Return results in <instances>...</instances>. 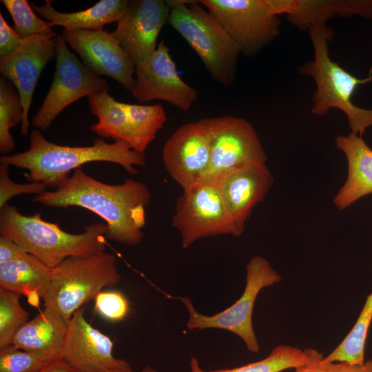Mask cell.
<instances>
[{
    "mask_svg": "<svg viewBox=\"0 0 372 372\" xmlns=\"http://www.w3.org/2000/svg\"><path fill=\"white\" fill-rule=\"evenodd\" d=\"M150 199V191L142 182L127 179L122 184L110 185L79 168L54 191L36 195L33 201L48 207L87 209L105 221V238L135 246L143 237L145 207Z\"/></svg>",
    "mask_w": 372,
    "mask_h": 372,
    "instance_id": "obj_1",
    "label": "cell"
},
{
    "mask_svg": "<svg viewBox=\"0 0 372 372\" xmlns=\"http://www.w3.org/2000/svg\"><path fill=\"white\" fill-rule=\"evenodd\" d=\"M29 140L28 149L1 156L0 163L28 169L30 182L42 183L48 187L57 188L71 171L92 162L114 163L132 174H138L134 165L145 164V154L123 141L107 143L100 137L94 138L91 146L60 145L47 140L37 129L31 131Z\"/></svg>",
    "mask_w": 372,
    "mask_h": 372,
    "instance_id": "obj_2",
    "label": "cell"
},
{
    "mask_svg": "<svg viewBox=\"0 0 372 372\" xmlns=\"http://www.w3.org/2000/svg\"><path fill=\"white\" fill-rule=\"evenodd\" d=\"M107 228L105 223H97L85 226L81 234H71L43 220L41 213L25 216L8 204L0 209L1 235L51 269L69 257L105 251Z\"/></svg>",
    "mask_w": 372,
    "mask_h": 372,
    "instance_id": "obj_3",
    "label": "cell"
},
{
    "mask_svg": "<svg viewBox=\"0 0 372 372\" xmlns=\"http://www.w3.org/2000/svg\"><path fill=\"white\" fill-rule=\"evenodd\" d=\"M309 30L314 58L304 63L299 70L302 75L313 79L316 84L311 112L322 116L330 109H338L346 115L351 133L362 136L366 130L372 127V108L360 107L351 99L355 89L370 81L372 76L358 79L331 60L328 43L333 37L332 28L317 25Z\"/></svg>",
    "mask_w": 372,
    "mask_h": 372,
    "instance_id": "obj_4",
    "label": "cell"
},
{
    "mask_svg": "<svg viewBox=\"0 0 372 372\" xmlns=\"http://www.w3.org/2000/svg\"><path fill=\"white\" fill-rule=\"evenodd\" d=\"M170 8L168 23L194 50L214 80L225 86L236 74L238 48L198 1H166Z\"/></svg>",
    "mask_w": 372,
    "mask_h": 372,
    "instance_id": "obj_5",
    "label": "cell"
},
{
    "mask_svg": "<svg viewBox=\"0 0 372 372\" xmlns=\"http://www.w3.org/2000/svg\"><path fill=\"white\" fill-rule=\"evenodd\" d=\"M116 256L101 251L88 256L65 258L51 269V282L44 307L54 309L66 321L105 287L119 283Z\"/></svg>",
    "mask_w": 372,
    "mask_h": 372,
    "instance_id": "obj_6",
    "label": "cell"
},
{
    "mask_svg": "<svg viewBox=\"0 0 372 372\" xmlns=\"http://www.w3.org/2000/svg\"><path fill=\"white\" fill-rule=\"evenodd\" d=\"M281 276L263 256H253L246 265V284L241 296L230 307L212 316L199 313L189 297H180L189 313V331L218 329L231 331L240 338L247 349L258 353L260 346L256 336L252 316L260 291L281 281Z\"/></svg>",
    "mask_w": 372,
    "mask_h": 372,
    "instance_id": "obj_7",
    "label": "cell"
},
{
    "mask_svg": "<svg viewBox=\"0 0 372 372\" xmlns=\"http://www.w3.org/2000/svg\"><path fill=\"white\" fill-rule=\"evenodd\" d=\"M199 121L208 133L210 161L196 184L214 183L238 167L251 163H266L267 157L258 136L246 119L227 115Z\"/></svg>",
    "mask_w": 372,
    "mask_h": 372,
    "instance_id": "obj_8",
    "label": "cell"
},
{
    "mask_svg": "<svg viewBox=\"0 0 372 372\" xmlns=\"http://www.w3.org/2000/svg\"><path fill=\"white\" fill-rule=\"evenodd\" d=\"M56 39V68L45 99L32 116V125L45 131L68 105L83 97L107 92L108 81L92 73L68 48L62 34Z\"/></svg>",
    "mask_w": 372,
    "mask_h": 372,
    "instance_id": "obj_9",
    "label": "cell"
},
{
    "mask_svg": "<svg viewBox=\"0 0 372 372\" xmlns=\"http://www.w3.org/2000/svg\"><path fill=\"white\" fill-rule=\"evenodd\" d=\"M240 52L251 56L280 33V21L265 0H200Z\"/></svg>",
    "mask_w": 372,
    "mask_h": 372,
    "instance_id": "obj_10",
    "label": "cell"
},
{
    "mask_svg": "<svg viewBox=\"0 0 372 372\" xmlns=\"http://www.w3.org/2000/svg\"><path fill=\"white\" fill-rule=\"evenodd\" d=\"M172 225L180 231L184 249L201 238L238 236L214 183H198L183 191L176 202Z\"/></svg>",
    "mask_w": 372,
    "mask_h": 372,
    "instance_id": "obj_11",
    "label": "cell"
},
{
    "mask_svg": "<svg viewBox=\"0 0 372 372\" xmlns=\"http://www.w3.org/2000/svg\"><path fill=\"white\" fill-rule=\"evenodd\" d=\"M134 74L131 93L141 103L161 100L187 111L198 98L197 91L179 76L163 39L149 57L135 65Z\"/></svg>",
    "mask_w": 372,
    "mask_h": 372,
    "instance_id": "obj_12",
    "label": "cell"
},
{
    "mask_svg": "<svg viewBox=\"0 0 372 372\" xmlns=\"http://www.w3.org/2000/svg\"><path fill=\"white\" fill-rule=\"evenodd\" d=\"M113 348L112 339L93 327L80 308L68 321L61 357L76 372H132L128 362L114 356Z\"/></svg>",
    "mask_w": 372,
    "mask_h": 372,
    "instance_id": "obj_13",
    "label": "cell"
},
{
    "mask_svg": "<svg viewBox=\"0 0 372 372\" xmlns=\"http://www.w3.org/2000/svg\"><path fill=\"white\" fill-rule=\"evenodd\" d=\"M62 34L92 73L110 76L132 92L135 65L112 32L103 29H64Z\"/></svg>",
    "mask_w": 372,
    "mask_h": 372,
    "instance_id": "obj_14",
    "label": "cell"
},
{
    "mask_svg": "<svg viewBox=\"0 0 372 372\" xmlns=\"http://www.w3.org/2000/svg\"><path fill=\"white\" fill-rule=\"evenodd\" d=\"M56 34H36L11 54L0 58V74L17 90L23 110L21 135L28 136L33 93L45 66L56 55Z\"/></svg>",
    "mask_w": 372,
    "mask_h": 372,
    "instance_id": "obj_15",
    "label": "cell"
},
{
    "mask_svg": "<svg viewBox=\"0 0 372 372\" xmlns=\"http://www.w3.org/2000/svg\"><path fill=\"white\" fill-rule=\"evenodd\" d=\"M169 12L166 1H128L112 34L134 65L155 52L158 37L168 23Z\"/></svg>",
    "mask_w": 372,
    "mask_h": 372,
    "instance_id": "obj_16",
    "label": "cell"
},
{
    "mask_svg": "<svg viewBox=\"0 0 372 372\" xmlns=\"http://www.w3.org/2000/svg\"><path fill=\"white\" fill-rule=\"evenodd\" d=\"M164 165L183 191L195 185L208 168L210 145L205 126L200 121L183 125L163 149Z\"/></svg>",
    "mask_w": 372,
    "mask_h": 372,
    "instance_id": "obj_17",
    "label": "cell"
},
{
    "mask_svg": "<svg viewBox=\"0 0 372 372\" xmlns=\"http://www.w3.org/2000/svg\"><path fill=\"white\" fill-rule=\"evenodd\" d=\"M273 183V176L264 163L238 167L214 183L238 236L243 233L253 209L265 198Z\"/></svg>",
    "mask_w": 372,
    "mask_h": 372,
    "instance_id": "obj_18",
    "label": "cell"
},
{
    "mask_svg": "<svg viewBox=\"0 0 372 372\" xmlns=\"http://www.w3.org/2000/svg\"><path fill=\"white\" fill-rule=\"evenodd\" d=\"M276 15L285 14L290 22L301 30L326 25L338 16L372 17V0H265Z\"/></svg>",
    "mask_w": 372,
    "mask_h": 372,
    "instance_id": "obj_19",
    "label": "cell"
},
{
    "mask_svg": "<svg viewBox=\"0 0 372 372\" xmlns=\"http://www.w3.org/2000/svg\"><path fill=\"white\" fill-rule=\"evenodd\" d=\"M335 145L347 162V178L333 200L337 209L343 210L372 194V149L362 136L351 132L337 136Z\"/></svg>",
    "mask_w": 372,
    "mask_h": 372,
    "instance_id": "obj_20",
    "label": "cell"
},
{
    "mask_svg": "<svg viewBox=\"0 0 372 372\" xmlns=\"http://www.w3.org/2000/svg\"><path fill=\"white\" fill-rule=\"evenodd\" d=\"M68 322L56 310L44 307L15 334L12 344L25 351L61 357Z\"/></svg>",
    "mask_w": 372,
    "mask_h": 372,
    "instance_id": "obj_21",
    "label": "cell"
},
{
    "mask_svg": "<svg viewBox=\"0 0 372 372\" xmlns=\"http://www.w3.org/2000/svg\"><path fill=\"white\" fill-rule=\"evenodd\" d=\"M53 1L46 0L41 6L33 2L30 4L34 11L54 26L64 29L103 30L105 24L118 22L124 14L128 0H101L93 6L74 12H61L52 4Z\"/></svg>",
    "mask_w": 372,
    "mask_h": 372,
    "instance_id": "obj_22",
    "label": "cell"
},
{
    "mask_svg": "<svg viewBox=\"0 0 372 372\" xmlns=\"http://www.w3.org/2000/svg\"><path fill=\"white\" fill-rule=\"evenodd\" d=\"M51 282V268L29 253L0 263V288L25 295L38 293L44 300Z\"/></svg>",
    "mask_w": 372,
    "mask_h": 372,
    "instance_id": "obj_23",
    "label": "cell"
},
{
    "mask_svg": "<svg viewBox=\"0 0 372 372\" xmlns=\"http://www.w3.org/2000/svg\"><path fill=\"white\" fill-rule=\"evenodd\" d=\"M322 358V354L313 349L302 350L290 345H278L266 358L238 367L207 371L195 357L191 358L189 367L190 372H281L299 369Z\"/></svg>",
    "mask_w": 372,
    "mask_h": 372,
    "instance_id": "obj_24",
    "label": "cell"
},
{
    "mask_svg": "<svg viewBox=\"0 0 372 372\" xmlns=\"http://www.w3.org/2000/svg\"><path fill=\"white\" fill-rule=\"evenodd\" d=\"M92 114L99 121L90 126L92 132L101 138H112L127 142L132 148L133 133L124 103L116 101L107 92L87 97Z\"/></svg>",
    "mask_w": 372,
    "mask_h": 372,
    "instance_id": "obj_25",
    "label": "cell"
},
{
    "mask_svg": "<svg viewBox=\"0 0 372 372\" xmlns=\"http://www.w3.org/2000/svg\"><path fill=\"white\" fill-rule=\"evenodd\" d=\"M372 321V292L366 296L364 306L351 331L342 341L322 360L362 364L368 331Z\"/></svg>",
    "mask_w": 372,
    "mask_h": 372,
    "instance_id": "obj_26",
    "label": "cell"
},
{
    "mask_svg": "<svg viewBox=\"0 0 372 372\" xmlns=\"http://www.w3.org/2000/svg\"><path fill=\"white\" fill-rule=\"evenodd\" d=\"M134 137L132 149L144 154L167 120L161 104L143 105L124 103Z\"/></svg>",
    "mask_w": 372,
    "mask_h": 372,
    "instance_id": "obj_27",
    "label": "cell"
},
{
    "mask_svg": "<svg viewBox=\"0 0 372 372\" xmlns=\"http://www.w3.org/2000/svg\"><path fill=\"white\" fill-rule=\"evenodd\" d=\"M23 110L20 95L7 79L0 78V152L8 155L15 147L10 130L22 123Z\"/></svg>",
    "mask_w": 372,
    "mask_h": 372,
    "instance_id": "obj_28",
    "label": "cell"
},
{
    "mask_svg": "<svg viewBox=\"0 0 372 372\" xmlns=\"http://www.w3.org/2000/svg\"><path fill=\"white\" fill-rule=\"evenodd\" d=\"M20 298L18 293L0 288V348L12 344L15 334L29 320Z\"/></svg>",
    "mask_w": 372,
    "mask_h": 372,
    "instance_id": "obj_29",
    "label": "cell"
},
{
    "mask_svg": "<svg viewBox=\"0 0 372 372\" xmlns=\"http://www.w3.org/2000/svg\"><path fill=\"white\" fill-rule=\"evenodd\" d=\"M10 13L14 28L23 38L36 34H50L54 32L53 24L37 17L30 3L26 0H1Z\"/></svg>",
    "mask_w": 372,
    "mask_h": 372,
    "instance_id": "obj_30",
    "label": "cell"
},
{
    "mask_svg": "<svg viewBox=\"0 0 372 372\" xmlns=\"http://www.w3.org/2000/svg\"><path fill=\"white\" fill-rule=\"evenodd\" d=\"M52 359L12 344L0 348V372H37Z\"/></svg>",
    "mask_w": 372,
    "mask_h": 372,
    "instance_id": "obj_31",
    "label": "cell"
},
{
    "mask_svg": "<svg viewBox=\"0 0 372 372\" xmlns=\"http://www.w3.org/2000/svg\"><path fill=\"white\" fill-rule=\"evenodd\" d=\"M94 300L96 313L111 322L121 321L129 313L130 302L120 291H101Z\"/></svg>",
    "mask_w": 372,
    "mask_h": 372,
    "instance_id": "obj_32",
    "label": "cell"
},
{
    "mask_svg": "<svg viewBox=\"0 0 372 372\" xmlns=\"http://www.w3.org/2000/svg\"><path fill=\"white\" fill-rule=\"evenodd\" d=\"M10 165L0 163V209L7 205L12 198L22 194L39 195L46 191L47 186L39 182L25 184L17 183L9 176Z\"/></svg>",
    "mask_w": 372,
    "mask_h": 372,
    "instance_id": "obj_33",
    "label": "cell"
},
{
    "mask_svg": "<svg viewBox=\"0 0 372 372\" xmlns=\"http://www.w3.org/2000/svg\"><path fill=\"white\" fill-rule=\"evenodd\" d=\"M293 372H372V360L362 364H352L344 362H325L322 358Z\"/></svg>",
    "mask_w": 372,
    "mask_h": 372,
    "instance_id": "obj_34",
    "label": "cell"
},
{
    "mask_svg": "<svg viewBox=\"0 0 372 372\" xmlns=\"http://www.w3.org/2000/svg\"><path fill=\"white\" fill-rule=\"evenodd\" d=\"M28 38L21 37L14 28L6 22L2 13H0V58L13 53L23 45Z\"/></svg>",
    "mask_w": 372,
    "mask_h": 372,
    "instance_id": "obj_35",
    "label": "cell"
},
{
    "mask_svg": "<svg viewBox=\"0 0 372 372\" xmlns=\"http://www.w3.org/2000/svg\"><path fill=\"white\" fill-rule=\"evenodd\" d=\"M26 253L28 252L10 238L0 236V263L18 259Z\"/></svg>",
    "mask_w": 372,
    "mask_h": 372,
    "instance_id": "obj_36",
    "label": "cell"
},
{
    "mask_svg": "<svg viewBox=\"0 0 372 372\" xmlns=\"http://www.w3.org/2000/svg\"><path fill=\"white\" fill-rule=\"evenodd\" d=\"M37 372H76L61 357L52 359Z\"/></svg>",
    "mask_w": 372,
    "mask_h": 372,
    "instance_id": "obj_37",
    "label": "cell"
},
{
    "mask_svg": "<svg viewBox=\"0 0 372 372\" xmlns=\"http://www.w3.org/2000/svg\"><path fill=\"white\" fill-rule=\"evenodd\" d=\"M108 372H121V371H108ZM139 372H158L156 370L150 366H146Z\"/></svg>",
    "mask_w": 372,
    "mask_h": 372,
    "instance_id": "obj_38",
    "label": "cell"
}]
</instances>
